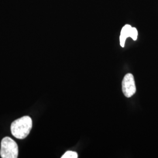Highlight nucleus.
Masks as SVG:
<instances>
[{
    "label": "nucleus",
    "mask_w": 158,
    "mask_h": 158,
    "mask_svg": "<svg viewBox=\"0 0 158 158\" xmlns=\"http://www.w3.org/2000/svg\"><path fill=\"white\" fill-rule=\"evenodd\" d=\"M32 128V120L29 116L17 119L11 125L12 135L15 138L23 139L29 134Z\"/></svg>",
    "instance_id": "obj_1"
},
{
    "label": "nucleus",
    "mask_w": 158,
    "mask_h": 158,
    "mask_svg": "<svg viewBox=\"0 0 158 158\" xmlns=\"http://www.w3.org/2000/svg\"><path fill=\"white\" fill-rule=\"evenodd\" d=\"M0 155L2 158H17L18 156V146L12 138L6 136L1 143Z\"/></svg>",
    "instance_id": "obj_2"
},
{
    "label": "nucleus",
    "mask_w": 158,
    "mask_h": 158,
    "mask_svg": "<svg viewBox=\"0 0 158 158\" xmlns=\"http://www.w3.org/2000/svg\"><path fill=\"white\" fill-rule=\"evenodd\" d=\"M122 90L124 96L127 98H130L135 93V82L132 74H127L125 76L122 81Z\"/></svg>",
    "instance_id": "obj_3"
},
{
    "label": "nucleus",
    "mask_w": 158,
    "mask_h": 158,
    "mask_svg": "<svg viewBox=\"0 0 158 158\" xmlns=\"http://www.w3.org/2000/svg\"><path fill=\"white\" fill-rule=\"evenodd\" d=\"M132 27L130 25H125L124 27L121 29V35L119 37L120 40V45L121 47L124 48L125 45V42L126 39L131 36V31Z\"/></svg>",
    "instance_id": "obj_4"
},
{
    "label": "nucleus",
    "mask_w": 158,
    "mask_h": 158,
    "mask_svg": "<svg viewBox=\"0 0 158 158\" xmlns=\"http://www.w3.org/2000/svg\"><path fill=\"white\" fill-rule=\"evenodd\" d=\"M62 158H78V155L77 152L74 151H67L62 156Z\"/></svg>",
    "instance_id": "obj_5"
},
{
    "label": "nucleus",
    "mask_w": 158,
    "mask_h": 158,
    "mask_svg": "<svg viewBox=\"0 0 158 158\" xmlns=\"http://www.w3.org/2000/svg\"><path fill=\"white\" fill-rule=\"evenodd\" d=\"M130 37L134 40H136L138 38V31L135 28H132L131 31V36Z\"/></svg>",
    "instance_id": "obj_6"
}]
</instances>
